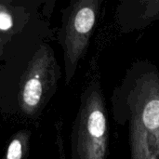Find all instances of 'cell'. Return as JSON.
I'll return each instance as SVG.
<instances>
[{"instance_id":"6da1fadb","label":"cell","mask_w":159,"mask_h":159,"mask_svg":"<svg viewBox=\"0 0 159 159\" xmlns=\"http://www.w3.org/2000/svg\"><path fill=\"white\" fill-rule=\"evenodd\" d=\"M116 121L127 127L129 159H159V72L146 61L134 62L111 98Z\"/></svg>"},{"instance_id":"7a4b0ae2","label":"cell","mask_w":159,"mask_h":159,"mask_svg":"<svg viewBox=\"0 0 159 159\" xmlns=\"http://www.w3.org/2000/svg\"><path fill=\"white\" fill-rule=\"evenodd\" d=\"M61 77L53 48L40 40L17 77L15 111L24 118L37 119L55 95Z\"/></svg>"},{"instance_id":"3957f363","label":"cell","mask_w":159,"mask_h":159,"mask_svg":"<svg viewBox=\"0 0 159 159\" xmlns=\"http://www.w3.org/2000/svg\"><path fill=\"white\" fill-rule=\"evenodd\" d=\"M109 128L104 96L98 79L91 80L80 97L71 132V158L107 159Z\"/></svg>"},{"instance_id":"277c9868","label":"cell","mask_w":159,"mask_h":159,"mask_svg":"<svg viewBox=\"0 0 159 159\" xmlns=\"http://www.w3.org/2000/svg\"><path fill=\"white\" fill-rule=\"evenodd\" d=\"M102 0H75L62 10L58 41L62 48L64 81L69 85L86 55L98 21Z\"/></svg>"},{"instance_id":"5b68a950","label":"cell","mask_w":159,"mask_h":159,"mask_svg":"<svg viewBox=\"0 0 159 159\" xmlns=\"http://www.w3.org/2000/svg\"><path fill=\"white\" fill-rule=\"evenodd\" d=\"M31 11L11 0H0V36L12 41L29 24Z\"/></svg>"},{"instance_id":"8992f818","label":"cell","mask_w":159,"mask_h":159,"mask_svg":"<svg viewBox=\"0 0 159 159\" xmlns=\"http://www.w3.org/2000/svg\"><path fill=\"white\" fill-rule=\"evenodd\" d=\"M31 132L22 129L16 132L8 141L3 159H26L30 147Z\"/></svg>"},{"instance_id":"52a82bcc","label":"cell","mask_w":159,"mask_h":159,"mask_svg":"<svg viewBox=\"0 0 159 159\" xmlns=\"http://www.w3.org/2000/svg\"><path fill=\"white\" fill-rule=\"evenodd\" d=\"M9 43H10V41H8V40H7V39L0 36V49L5 48L7 47V45H8Z\"/></svg>"},{"instance_id":"ba28073f","label":"cell","mask_w":159,"mask_h":159,"mask_svg":"<svg viewBox=\"0 0 159 159\" xmlns=\"http://www.w3.org/2000/svg\"><path fill=\"white\" fill-rule=\"evenodd\" d=\"M4 52H5V48H2V49H0V59H1V57L4 55Z\"/></svg>"}]
</instances>
